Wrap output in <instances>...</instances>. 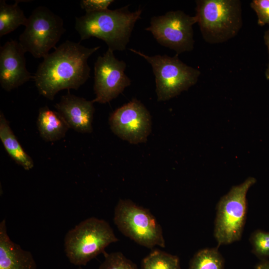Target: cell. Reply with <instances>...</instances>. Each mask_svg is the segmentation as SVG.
Returning <instances> with one entry per match:
<instances>
[{
    "mask_svg": "<svg viewBox=\"0 0 269 269\" xmlns=\"http://www.w3.org/2000/svg\"><path fill=\"white\" fill-rule=\"evenodd\" d=\"M100 48H88L69 40L56 47L43 58L33 76L39 94L53 100L61 90H77L90 77L88 60Z\"/></svg>",
    "mask_w": 269,
    "mask_h": 269,
    "instance_id": "1",
    "label": "cell"
},
{
    "mask_svg": "<svg viewBox=\"0 0 269 269\" xmlns=\"http://www.w3.org/2000/svg\"><path fill=\"white\" fill-rule=\"evenodd\" d=\"M142 12L140 8L131 12L127 5L116 9L86 13L76 17L75 28L81 40L94 37L104 41L109 49L123 51Z\"/></svg>",
    "mask_w": 269,
    "mask_h": 269,
    "instance_id": "2",
    "label": "cell"
},
{
    "mask_svg": "<svg viewBox=\"0 0 269 269\" xmlns=\"http://www.w3.org/2000/svg\"><path fill=\"white\" fill-rule=\"evenodd\" d=\"M197 22L203 39L211 44L235 37L243 25L239 0H196Z\"/></svg>",
    "mask_w": 269,
    "mask_h": 269,
    "instance_id": "3",
    "label": "cell"
},
{
    "mask_svg": "<svg viewBox=\"0 0 269 269\" xmlns=\"http://www.w3.org/2000/svg\"><path fill=\"white\" fill-rule=\"evenodd\" d=\"M110 224L103 219L91 217L70 230L64 239L66 255L76 266H85L112 243L118 241Z\"/></svg>",
    "mask_w": 269,
    "mask_h": 269,
    "instance_id": "4",
    "label": "cell"
},
{
    "mask_svg": "<svg viewBox=\"0 0 269 269\" xmlns=\"http://www.w3.org/2000/svg\"><path fill=\"white\" fill-rule=\"evenodd\" d=\"M130 50L151 65L158 102L169 100L187 90L197 83L200 75L198 69L184 63L177 54L173 57L166 55L148 56L134 49Z\"/></svg>",
    "mask_w": 269,
    "mask_h": 269,
    "instance_id": "5",
    "label": "cell"
},
{
    "mask_svg": "<svg viewBox=\"0 0 269 269\" xmlns=\"http://www.w3.org/2000/svg\"><path fill=\"white\" fill-rule=\"evenodd\" d=\"M114 221L120 231L137 244L148 248H164L162 228L146 208L129 199H120L114 210Z\"/></svg>",
    "mask_w": 269,
    "mask_h": 269,
    "instance_id": "6",
    "label": "cell"
},
{
    "mask_svg": "<svg viewBox=\"0 0 269 269\" xmlns=\"http://www.w3.org/2000/svg\"><path fill=\"white\" fill-rule=\"evenodd\" d=\"M256 182L249 177L233 186L220 200L217 210L214 236L219 245H227L241 237L247 213V194Z\"/></svg>",
    "mask_w": 269,
    "mask_h": 269,
    "instance_id": "7",
    "label": "cell"
},
{
    "mask_svg": "<svg viewBox=\"0 0 269 269\" xmlns=\"http://www.w3.org/2000/svg\"><path fill=\"white\" fill-rule=\"evenodd\" d=\"M65 30L60 16L40 6L28 17L18 42L25 52L30 53L36 58H44L51 49L56 48Z\"/></svg>",
    "mask_w": 269,
    "mask_h": 269,
    "instance_id": "8",
    "label": "cell"
},
{
    "mask_svg": "<svg viewBox=\"0 0 269 269\" xmlns=\"http://www.w3.org/2000/svg\"><path fill=\"white\" fill-rule=\"evenodd\" d=\"M196 22V15L191 16L179 10H171L152 17L145 30L151 33L159 44L179 55L193 50V25Z\"/></svg>",
    "mask_w": 269,
    "mask_h": 269,
    "instance_id": "9",
    "label": "cell"
},
{
    "mask_svg": "<svg viewBox=\"0 0 269 269\" xmlns=\"http://www.w3.org/2000/svg\"><path fill=\"white\" fill-rule=\"evenodd\" d=\"M109 123L115 134L132 144L145 142L151 131L150 114L135 98L114 111Z\"/></svg>",
    "mask_w": 269,
    "mask_h": 269,
    "instance_id": "10",
    "label": "cell"
},
{
    "mask_svg": "<svg viewBox=\"0 0 269 269\" xmlns=\"http://www.w3.org/2000/svg\"><path fill=\"white\" fill-rule=\"evenodd\" d=\"M126 63L118 60L114 51L108 49L94 64V103L105 104L116 98L131 84L125 71Z\"/></svg>",
    "mask_w": 269,
    "mask_h": 269,
    "instance_id": "11",
    "label": "cell"
},
{
    "mask_svg": "<svg viewBox=\"0 0 269 269\" xmlns=\"http://www.w3.org/2000/svg\"><path fill=\"white\" fill-rule=\"evenodd\" d=\"M25 52L18 42L11 40L0 47V84L10 91L32 77L26 67Z\"/></svg>",
    "mask_w": 269,
    "mask_h": 269,
    "instance_id": "12",
    "label": "cell"
},
{
    "mask_svg": "<svg viewBox=\"0 0 269 269\" xmlns=\"http://www.w3.org/2000/svg\"><path fill=\"white\" fill-rule=\"evenodd\" d=\"M94 102L68 92L54 107L69 128L80 133H91L95 112Z\"/></svg>",
    "mask_w": 269,
    "mask_h": 269,
    "instance_id": "13",
    "label": "cell"
},
{
    "mask_svg": "<svg viewBox=\"0 0 269 269\" xmlns=\"http://www.w3.org/2000/svg\"><path fill=\"white\" fill-rule=\"evenodd\" d=\"M0 269H36L31 253L10 239L5 219L0 223Z\"/></svg>",
    "mask_w": 269,
    "mask_h": 269,
    "instance_id": "14",
    "label": "cell"
},
{
    "mask_svg": "<svg viewBox=\"0 0 269 269\" xmlns=\"http://www.w3.org/2000/svg\"><path fill=\"white\" fill-rule=\"evenodd\" d=\"M37 126L41 137L49 142H54L63 138L69 129L60 114L47 106L39 109Z\"/></svg>",
    "mask_w": 269,
    "mask_h": 269,
    "instance_id": "15",
    "label": "cell"
},
{
    "mask_svg": "<svg viewBox=\"0 0 269 269\" xmlns=\"http://www.w3.org/2000/svg\"><path fill=\"white\" fill-rule=\"evenodd\" d=\"M0 139L8 155L16 163L26 170H29L33 167L32 159L19 143L9 122L1 111L0 113Z\"/></svg>",
    "mask_w": 269,
    "mask_h": 269,
    "instance_id": "16",
    "label": "cell"
},
{
    "mask_svg": "<svg viewBox=\"0 0 269 269\" xmlns=\"http://www.w3.org/2000/svg\"><path fill=\"white\" fill-rule=\"evenodd\" d=\"M20 1L8 4L0 0V37L15 30L20 25L25 26L27 19L18 5Z\"/></svg>",
    "mask_w": 269,
    "mask_h": 269,
    "instance_id": "17",
    "label": "cell"
},
{
    "mask_svg": "<svg viewBox=\"0 0 269 269\" xmlns=\"http://www.w3.org/2000/svg\"><path fill=\"white\" fill-rule=\"evenodd\" d=\"M141 269H180V267L177 256L155 250L143 259Z\"/></svg>",
    "mask_w": 269,
    "mask_h": 269,
    "instance_id": "18",
    "label": "cell"
},
{
    "mask_svg": "<svg viewBox=\"0 0 269 269\" xmlns=\"http://www.w3.org/2000/svg\"><path fill=\"white\" fill-rule=\"evenodd\" d=\"M189 269H223V260L217 249H203L194 255Z\"/></svg>",
    "mask_w": 269,
    "mask_h": 269,
    "instance_id": "19",
    "label": "cell"
},
{
    "mask_svg": "<svg viewBox=\"0 0 269 269\" xmlns=\"http://www.w3.org/2000/svg\"><path fill=\"white\" fill-rule=\"evenodd\" d=\"M105 260L99 269H138L136 265L121 252H105Z\"/></svg>",
    "mask_w": 269,
    "mask_h": 269,
    "instance_id": "20",
    "label": "cell"
},
{
    "mask_svg": "<svg viewBox=\"0 0 269 269\" xmlns=\"http://www.w3.org/2000/svg\"><path fill=\"white\" fill-rule=\"evenodd\" d=\"M251 243L256 254L262 257H269V233L255 232L251 238Z\"/></svg>",
    "mask_w": 269,
    "mask_h": 269,
    "instance_id": "21",
    "label": "cell"
},
{
    "mask_svg": "<svg viewBox=\"0 0 269 269\" xmlns=\"http://www.w3.org/2000/svg\"><path fill=\"white\" fill-rule=\"evenodd\" d=\"M250 5L258 16V24L261 26L269 24V0H253Z\"/></svg>",
    "mask_w": 269,
    "mask_h": 269,
    "instance_id": "22",
    "label": "cell"
},
{
    "mask_svg": "<svg viewBox=\"0 0 269 269\" xmlns=\"http://www.w3.org/2000/svg\"><path fill=\"white\" fill-rule=\"evenodd\" d=\"M114 1L113 0H82L80 4L86 13H91L107 10Z\"/></svg>",
    "mask_w": 269,
    "mask_h": 269,
    "instance_id": "23",
    "label": "cell"
},
{
    "mask_svg": "<svg viewBox=\"0 0 269 269\" xmlns=\"http://www.w3.org/2000/svg\"><path fill=\"white\" fill-rule=\"evenodd\" d=\"M264 37L265 42L266 45L267 46L268 51H269V29H268L265 32ZM265 75H266V77L267 79L269 80V63L268 64V68L266 71Z\"/></svg>",
    "mask_w": 269,
    "mask_h": 269,
    "instance_id": "24",
    "label": "cell"
},
{
    "mask_svg": "<svg viewBox=\"0 0 269 269\" xmlns=\"http://www.w3.org/2000/svg\"><path fill=\"white\" fill-rule=\"evenodd\" d=\"M256 269H269V262H263L259 264Z\"/></svg>",
    "mask_w": 269,
    "mask_h": 269,
    "instance_id": "25",
    "label": "cell"
},
{
    "mask_svg": "<svg viewBox=\"0 0 269 269\" xmlns=\"http://www.w3.org/2000/svg\"><path fill=\"white\" fill-rule=\"evenodd\" d=\"M82 269L81 267H80V268H79V269Z\"/></svg>",
    "mask_w": 269,
    "mask_h": 269,
    "instance_id": "26",
    "label": "cell"
}]
</instances>
